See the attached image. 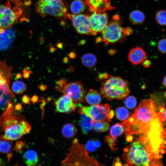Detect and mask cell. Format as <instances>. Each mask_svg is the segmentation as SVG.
<instances>
[{"label":"cell","mask_w":166,"mask_h":166,"mask_svg":"<svg viewBox=\"0 0 166 166\" xmlns=\"http://www.w3.org/2000/svg\"><path fill=\"white\" fill-rule=\"evenodd\" d=\"M82 64L85 67L91 68L94 67L97 63L95 56L93 53H88L84 55L81 58Z\"/></svg>","instance_id":"cb8c5ba5"},{"label":"cell","mask_w":166,"mask_h":166,"mask_svg":"<svg viewBox=\"0 0 166 166\" xmlns=\"http://www.w3.org/2000/svg\"><path fill=\"white\" fill-rule=\"evenodd\" d=\"M129 83L120 76L110 75L103 83L101 93L103 97L109 100H123L129 93Z\"/></svg>","instance_id":"277c9868"},{"label":"cell","mask_w":166,"mask_h":166,"mask_svg":"<svg viewBox=\"0 0 166 166\" xmlns=\"http://www.w3.org/2000/svg\"><path fill=\"white\" fill-rule=\"evenodd\" d=\"M68 150L65 158L61 162V165H100L97 160L89 155L85 145L80 144L77 139L73 140Z\"/></svg>","instance_id":"3957f363"},{"label":"cell","mask_w":166,"mask_h":166,"mask_svg":"<svg viewBox=\"0 0 166 166\" xmlns=\"http://www.w3.org/2000/svg\"><path fill=\"white\" fill-rule=\"evenodd\" d=\"M145 18V15L143 13L138 10L132 11L129 15V20L134 24L142 23L144 21Z\"/></svg>","instance_id":"d4e9b609"},{"label":"cell","mask_w":166,"mask_h":166,"mask_svg":"<svg viewBox=\"0 0 166 166\" xmlns=\"http://www.w3.org/2000/svg\"><path fill=\"white\" fill-rule=\"evenodd\" d=\"M165 107H160L153 99L142 100L134 113L122 122L126 136L142 137L162 155L165 153Z\"/></svg>","instance_id":"6da1fadb"},{"label":"cell","mask_w":166,"mask_h":166,"mask_svg":"<svg viewBox=\"0 0 166 166\" xmlns=\"http://www.w3.org/2000/svg\"><path fill=\"white\" fill-rule=\"evenodd\" d=\"M86 5L82 0H74L70 6L71 12L75 14H78L84 12L85 9Z\"/></svg>","instance_id":"603a6c76"},{"label":"cell","mask_w":166,"mask_h":166,"mask_svg":"<svg viewBox=\"0 0 166 166\" xmlns=\"http://www.w3.org/2000/svg\"><path fill=\"white\" fill-rule=\"evenodd\" d=\"M89 7L90 12L103 13L107 10H111L115 8L111 5V0H84Z\"/></svg>","instance_id":"9a60e30c"},{"label":"cell","mask_w":166,"mask_h":166,"mask_svg":"<svg viewBox=\"0 0 166 166\" xmlns=\"http://www.w3.org/2000/svg\"><path fill=\"white\" fill-rule=\"evenodd\" d=\"M57 111L69 113L74 111L77 107L76 104L66 95H64L54 102Z\"/></svg>","instance_id":"2e32d148"},{"label":"cell","mask_w":166,"mask_h":166,"mask_svg":"<svg viewBox=\"0 0 166 166\" xmlns=\"http://www.w3.org/2000/svg\"><path fill=\"white\" fill-rule=\"evenodd\" d=\"M12 89L14 93L17 94H20L26 91L27 87L26 84L22 81H16L13 84Z\"/></svg>","instance_id":"484cf974"},{"label":"cell","mask_w":166,"mask_h":166,"mask_svg":"<svg viewBox=\"0 0 166 166\" xmlns=\"http://www.w3.org/2000/svg\"><path fill=\"white\" fill-rule=\"evenodd\" d=\"M156 18L157 23L160 25L165 26L166 22V13L165 10L158 11L156 14Z\"/></svg>","instance_id":"4dcf8cb0"},{"label":"cell","mask_w":166,"mask_h":166,"mask_svg":"<svg viewBox=\"0 0 166 166\" xmlns=\"http://www.w3.org/2000/svg\"><path fill=\"white\" fill-rule=\"evenodd\" d=\"M12 141L4 140H0V152L7 154V155L11 153L12 148Z\"/></svg>","instance_id":"f1b7e54d"},{"label":"cell","mask_w":166,"mask_h":166,"mask_svg":"<svg viewBox=\"0 0 166 166\" xmlns=\"http://www.w3.org/2000/svg\"><path fill=\"white\" fill-rule=\"evenodd\" d=\"M143 62V65L145 68H148L151 65V62L148 60H144Z\"/></svg>","instance_id":"ab89813d"},{"label":"cell","mask_w":166,"mask_h":166,"mask_svg":"<svg viewBox=\"0 0 166 166\" xmlns=\"http://www.w3.org/2000/svg\"><path fill=\"white\" fill-rule=\"evenodd\" d=\"M67 7L65 0H38L35 5L36 11L42 17L49 15L63 20L66 18Z\"/></svg>","instance_id":"8992f818"},{"label":"cell","mask_w":166,"mask_h":166,"mask_svg":"<svg viewBox=\"0 0 166 166\" xmlns=\"http://www.w3.org/2000/svg\"><path fill=\"white\" fill-rule=\"evenodd\" d=\"M109 124L105 121H94L93 123V128L97 132H105L109 129Z\"/></svg>","instance_id":"f546056e"},{"label":"cell","mask_w":166,"mask_h":166,"mask_svg":"<svg viewBox=\"0 0 166 166\" xmlns=\"http://www.w3.org/2000/svg\"><path fill=\"white\" fill-rule=\"evenodd\" d=\"M89 16L91 29L96 35L102 32L109 23L108 15L106 13L93 12Z\"/></svg>","instance_id":"4fadbf2b"},{"label":"cell","mask_w":166,"mask_h":166,"mask_svg":"<svg viewBox=\"0 0 166 166\" xmlns=\"http://www.w3.org/2000/svg\"><path fill=\"white\" fill-rule=\"evenodd\" d=\"M31 129L30 124L24 120L7 128L4 131L0 138L8 140H13L20 139L23 136L29 133Z\"/></svg>","instance_id":"30bf717a"},{"label":"cell","mask_w":166,"mask_h":166,"mask_svg":"<svg viewBox=\"0 0 166 166\" xmlns=\"http://www.w3.org/2000/svg\"><path fill=\"white\" fill-rule=\"evenodd\" d=\"M79 112L90 117L94 121L110 122L114 115V112L110 110L107 104H97L90 106L81 107Z\"/></svg>","instance_id":"52a82bcc"},{"label":"cell","mask_w":166,"mask_h":166,"mask_svg":"<svg viewBox=\"0 0 166 166\" xmlns=\"http://www.w3.org/2000/svg\"><path fill=\"white\" fill-rule=\"evenodd\" d=\"M87 102L91 105H95L100 103L101 100V93L98 91L90 89L85 96Z\"/></svg>","instance_id":"d6986e66"},{"label":"cell","mask_w":166,"mask_h":166,"mask_svg":"<svg viewBox=\"0 0 166 166\" xmlns=\"http://www.w3.org/2000/svg\"><path fill=\"white\" fill-rule=\"evenodd\" d=\"M77 132V129L73 124L68 123L65 124L62 127L61 133L64 137L69 139L73 137Z\"/></svg>","instance_id":"7402d4cb"},{"label":"cell","mask_w":166,"mask_h":166,"mask_svg":"<svg viewBox=\"0 0 166 166\" xmlns=\"http://www.w3.org/2000/svg\"><path fill=\"white\" fill-rule=\"evenodd\" d=\"M131 143L124 149L122 158L125 165L163 166L162 156L156 152L148 140L132 137Z\"/></svg>","instance_id":"7a4b0ae2"},{"label":"cell","mask_w":166,"mask_h":166,"mask_svg":"<svg viewBox=\"0 0 166 166\" xmlns=\"http://www.w3.org/2000/svg\"><path fill=\"white\" fill-rule=\"evenodd\" d=\"M21 13V10L12 7L9 2L0 5V28L10 27L18 20Z\"/></svg>","instance_id":"ba28073f"},{"label":"cell","mask_w":166,"mask_h":166,"mask_svg":"<svg viewBox=\"0 0 166 166\" xmlns=\"http://www.w3.org/2000/svg\"><path fill=\"white\" fill-rule=\"evenodd\" d=\"M22 102L25 104L29 105L30 103V97L27 95L23 96L22 97Z\"/></svg>","instance_id":"f35d334b"},{"label":"cell","mask_w":166,"mask_h":166,"mask_svg":"<svg viewBox=\"0 0 166 166\" xmlns=\"http://www.w3.org/2000/svg\"><path fill=\"white\" fill-rule=\"evenodd\" d=\"M166 39L163 38L158 42L157 47L159 51L162 53H166Z\"/></svg>","instance_id":"836d02e7"},{"label":"cell","mask_w":166,"mask_h":166,"mask_svg":"<svg viewBox=\"0 0 166 166\" xmlns=\"http://www.w3.org/2000/svg\"><path fill=\"white\" fill-rule=\"evenodd\" d=\"M85 147L87 151L92 152L95 150L96 147L94 142L92 140H90L87 142Z\"/></svg>","instance_id":"d590c367"},{"label":"cell","mask_w":166,"mask_h":166,"mask_svg":"<svg viewBox=\"0 0 166 166\" xmlns=\"http://www.w3.org/2000/svg\"><path fill=\"white\" fill-rule=\"evenodd\" d=\"M166 76H165L162 81V85L164 88H166Z\"/></svg>","instance_id":"681fc988"},{"label":"cell","mask_w":166,"mask_h":166,"mask_svg":"<svg viewBox=\"0 0 166 166\" xmlns=\"http://www.w3.org/2000/svg\"><path fill=\"white\" fill-rule=\"evenodd\" d=\"M147 55L144 50L140 47H136L132 49L128 55V60L133 65H137L145 60Z\"/></svg>","instance_id":"e0dca14e"},{"label":"cell","mask_w":166,"mask_h":166,"mask_svg":"<svg viewBox=\"0 0 166 166\" xmlns=\"http://www.w3.org/2000/svg\"><path fill=\"white\" fill-rule=\"evenodd\" d=\"M105 142L108 144L111 148L113 150H117L116 148V138L112 137V136H107L105 138Z\"/></svg>","instance_id":"d6a6232c"},{"label":"cell","mask_w":166,"mask_h":166,"mask_svg":"<svg viewBox=\"0 0 166 166\" xmlns=\"http://www.w3.org/2000/svg\"><path fill=\"white\" fill-rule=\"evenodd\" d=\"M109 77V75L107 73H103L101 74L99 76V78L100 79H106Z\"/></svg>","instance_id":"b9f144b4"},{"label":"cell","mask_w":166,"mask_h":166,"mask_svg":"<svg viewBox=\"0 0 166 166\" xmlns=\"http://www.w3.org/2000/svg\"><path fill=\"white\" fill-rule=\"evenodd\" d=\"M115 165H121L122 164L119 161V160L118 159H117L116 162L115 163Z\"/></svg>","instance_id":"c3c4849f"},{"label":"cell","mask_w":166,"mask_h":166,"mask_svg":"<svg viewBox=\"0 0 166 166\" xmlns=\"http://www.w3.org/2000/svg\"><path fill=\"white\" fill-rule=\"evenodd\" d=\"M75 53L73 52H72L70 53L69 54V56L71 58H74L75 57Z\"/></svg>","instance_id":"7dc6e473"},{"label":"cell","mask_w":166,"mask_h":166,"mask_svg":"<svg viewBox=\"0 0 166 166\" xmlns=\"http://www.w3.org/2000/svg\"><path fill=\"white\" fill-rule=\"evenodd\" d=\"M79 121L80 125L83 133L87 134L93 128L94 122L91 119L83 114H81Z\"/></svg>","instance_id":"ffe728a7"},{"label":"cell","mask_w":166,"mask_h":166,"mask_svg":"<svg viewBox=\"0 0 166 166\" xmlns=\"http://www.w3.org/2000/svg\"><path fill=\"white\" fill-rule=\"evenodd\" d=\"M0 126L2 130L4 131L6 128L15 124L23 119L21 115L14 112V107L8 105L0 117Z\"/></svg>","instance_id":"7c38bea8"},{"label":"cell","mask_w":166,"mask_h":166,"mask_svg":"<svg viewBox=\"0 0 166 166\" xmlns=\"http://www.w3.org/2000/svg\"><path fill=\"white\" fill-rule=\"evenodd\" d=\"M126 106L129 109H132L136 107L137 101L136 98L133 96H129L127 97L124 101Z\"/></svg>","instance_id":"1f68e13d"},{"label":"cell","mask_w":166,"mask_h":166,"mask_svg":"<svg viewBox=\"0 0 166 166\" xmlns=\"http://www.w3.org/2000/svg\"><path fill=\"white\" fill-rule=\"evenodd\" d=\"M2 162L1 159H0V166L2 165Z\"/></svg>","instance_id":"816d5d0a"},{"label":"cell","mask_w":166,"mask_h":166,"mask_svg":"<svg viewBox=\"0 0 166 166\" xmlns=\"http://www.w3.org/2000/svg\"><path fill=\"white\" fill-rule=\"evenodd\" d=\"M38 97L36 95H34L30 99V101L33 103H36L38 102Z\"/></svg>","instance_id":"60d3db41"},{"label":"cell","mask_w":166,"mask_h":166,"mask_svg":"<svg viewBox=\"0 0 166 166\" xmlns=\"http://www.w3.org/2000/svg\"><path fill=\"white\" fill-rule=\"evenodd\" d=\"M122 22L119 15L115 14L102 31V40L106 45L124 42L126 36L132 34L131 28L122 27Z\"/></svg>","instance_id":"5b68a950"},{"label":"cell","mask_w":166,"mask_h":166,"mask_svg":"<svg viewBox=\"0 0 166 166\" xmlns=\"http://www.w3.org/2000/svg\"><path fill=\"white\" fill-rule=\"evenodd\" d=\"M0 122H1V120H0Z\"/></svg>","instance_id":"f5cc1de1"},{"label":"cell","mask_w":166,"mask_h":166,"mask_svg":"<svg viewBox=\"0 0 166 166\" xmlns=\"http://www.w3.org/2000/svg\"><path fill=\"white\" fill-rule=\"evenodd\" d=\"M14 32L11 30L6 31L5 29H0V50H3L9 47L14 38Z\"/></svg>","instance_id":"ac0fdd59"},{"label":"cell","mask_w":166,"mask_h":166,"mask_svg":"<svg viewBox=\"0 0 166 166\" xmlns=\"http://www.w3.org/2000/svg\"><path fill=\"white\" fill-rule=\"evenodd\" d=\"M12 69L11 66L6 65L5 61L0 60V89L10 93L12 92L9 87L10 79L12 78Z\"/></svg>","instance_id":"5bb4252c"},{"label":"cell","mask_w":166,"mask_h":166,"mask_svg":"<svg viewBox=\"0 0 166 166\" xmlns=\"http://www.w3.org/2000/svg\"><path fill=\"white\" fill-rule=\"evenodd\" d=\"M22 106L21 104L18 103L16 105L15 107V109L17 110H20L21 109Z\"/></svg>","instance_id":"7bdbcfd3"},{"label":"cell","mask_w":166,"mask_h":166,"mask_svg":"<svg viewBox=\"0 0 166 166\" xmlns=\"http://www.w3.org/2000/svg\"><path fill=\"white\" fill-rule=\"evenodd\" d=\"M124 131V128L122 124L116 123L111 127L110 134L112 137L116 138L121 135Z\"/></svg>","instance_id":"4316f807"},{"label":"cell","mask_w":166,"mask_h":166,"mask_svg":"<svg viewBox=\"0 0 166 166\" xmlns=\"http://www.w3.org/2000/svg\"><path fill=\"white\" fill-rule=\"evenodd\" d=\"M95 144L96 147H99L101 146V143L98 141L94 142Z\"/></svg>","instance_id":"f907efd6"},{"label":"cell","mask_w":166,"mask_h":166,"mask_svg":"<svg viewBox=\"0 0 166 166\" xmlns=\"http://www.w3.org/2000/svg\"><path fill=\"white\" fill-rule=\"evenodd\" d=\"M116 52V50L113 49H110L108 51L109 54L111 55H114Z\"/></svg>","instance_id":"ee69618b"},{"label":"cell","mask_w":166,"mask_h":166,"mask_svg":"<svg viewBox=\"0 0 166 166\" xmlns=\"http://www.w3.org/2000/svg\"><path fill=\"white\" fill-rule=\"evenodd\" d=\"M115 114L118 119L123 121L127 120L130 116V113L128 109L123 107L118 108L116 110Z\"/></svg>","instance_id":"83f0119b"},{"label":"cell","mask_w":166,"mask_h":166,"mask_svg":"<svg viewBox=\"0 0 166 166\" xmlns=\"http://www.w3.org/2000/svg\"><path fill=\"white\" fill-rule=\"evenodd\" d=\"M22 74L20 73H19L16 75L15 78L16 79H18L22 78Z\"/></svg>","instance_id":"f6af8a7d"},{"label":"cell","mask_w":166,"mask_h":166,"mask_svg":"<svg viewBox=\"0 0 166 166\" xmlns=\"http://www.w3.org/2000/svg\"><path fill=\"white\" fill-rule=\"evenodd\" d=\"M25 142L18 141H17L14 148V150L18 152H21L22 149L26 146Z\"/></svg>","instance_id":"e575fe53"},{"label":"cell","mask_w":166,"mask_h":166,"mask_svg":"<svg viewBox=\"0 0 166 166\" xmlns=\"http://www.w3.org/2000/svg\"><path fill=\"white\" fill-rule=\"evenodd\" d=\"M32 73L31 71L30 70L28 67H26L22 71L23 77L26 79L28 78L30 76V74Z\"/></svg>","instance_id":"8d00e7d4"},{"label":"cell","mask_w":166,"mask_h":166,"mask_svg":"<svg viewBox=\"0 0 166 166\" xmlns=\"http://www.w3.org/2000/svg\"><path fill=\"white\" fill-rule=\"evenodd\" d=\"M64 95L70 97L76 104L84 102L86 92L84 85L80 81H75L65 84L62 91Z\"/></svg>","instance_id":"8fae6325"},{"label":"cell","mask_w":166,"mask_h":166,"mask_svg":"<svg viewBox=\"0 0 166 166\" xmlns=\"http://www.w3.org/2000/svg\"><path fill=\"white\" fill-rule=\"evenodd\" d=\"M24 162L28 166L35 165L38 161V156L34 150H29L25 152L23 156Z\"/></svg>","instance_id":"44dd1931"},{"label":"cell","mask_w":166,"mask_h":166,"mask_svg":"<svg viewBox=\"0 0 166 166\" xmlns=\"http://www.w3.org/2000/svg\"><path fill=\"white\" fill-rule=\"evenodd\" d=\"M66 84L65 80H61L58 81L56 89L59 91H62V90Z\"/></svg>","instance_id":"74e56055"},{"label":"cell","mask_w":166,"mask_h":166,"mask_svg":"<svg viewBox=\"0 0 166 166\" xmlns=\"http://www.w3.org/2000/svg\"><path fill=\"white\" fill-rule=\"evenodd\" d=\"M65 17L71 21L73 26L78 33L81 34L96 35L91 29L89 15L67 13Z\"/></svg>","instance_id":"9c48e42d"},{"label":"cell","mask_w":166,"mask_h":166,"mask_svg":"<svg viewBox=\"0 0 166 166\" xmlns=\"http://www.w3.org/2000/svg\"><path fill=\"white\" fill-rule=\"evenodd\" d=\"M46 86L44 85H41L39 86V89L42 91L45 90L46 89Z\"/></svg>","instance_id":"bcb514c9"}]
</instances>
